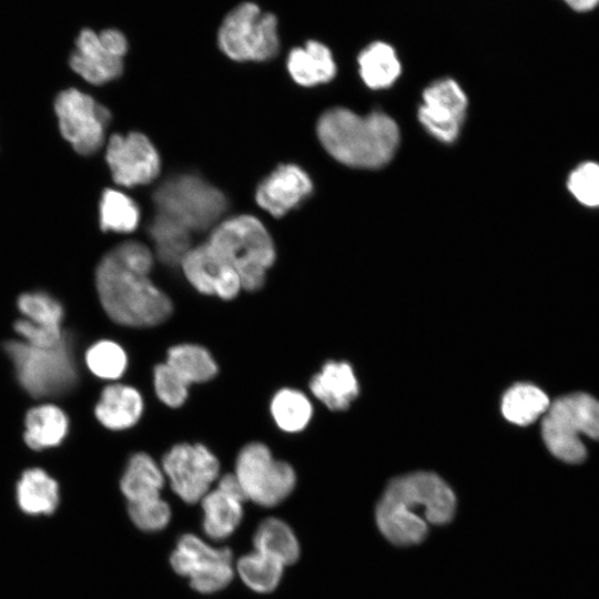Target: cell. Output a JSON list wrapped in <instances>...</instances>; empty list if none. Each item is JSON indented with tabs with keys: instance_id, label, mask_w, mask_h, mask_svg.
Listing matches in <instances>:
<instances>
[{
	"instance_id": "cell-26",
	"label": "cell",
	"mask_w": 599,
	"mask_h": 599,
	"mask_svg": "<svg viewBox=\"0 0 599 599\" xmlns=\"http://www.w3.org/2000/svg\"><path fill=\"white\" fill-rule=\"evenodd\" d=\"M253 545L283 566L294 564L300 556V544L292 528L278 518H266L255 530Z\"/></svg>"
},
{
	"instance_id": "cell-1",
	"label": "cell",
	"mask_w": 599,
	"mask_h": 599,
	"mask_svg": "<svg viewBox=\"0 0 599 599\" xmlns=\"http://www.w3.org/2000/svg\"><path fill=\"white\" fill-rule=\"evenodd\" d=\"M152 265L150 250L134 241L118 245L100 261L97 291L112 321L131 327H151L170 317L172 302L150 280Z\"/></svg>"
},
{
	"instance_id": "cell-18",
	"label": "cell",
	"mask_w": 599,
	"mask_h": 599,
	"mask_svg": "<svg viewBox=\"0 0 599 599\" xmlns=\"http://www.w3.org/2000/svg\"><path fill=\"white\" fill-rule=\"evenodd\" d=\"M142 412L141 394L134 387L122 384L106 386L94 409L98 420L113 430L132 427L140 419Z\"/></svg>"
},
{
	"instance_id": "cell-4",
	"label": "cell",
	"mask_w": 599,
	"mask_h": 599,
	"mask_svg": "<svg viewBox=\"0 0 599 599\" xmlns=\"http://www.w3.org/2000/svg\"><path fill=\"white\" fill-rule=\"evenodd\" d=\"M209 243L234 267L242 288L253 292L264 285L275 247L258 219L248 214L227 219L214 227Z\"/></svg>"
},
{
	"instance_id": "cell-40",
	"label": "cell",
	"mask_w": 599,
	"mask_h": 599,
	"mask_svg": "<svg viewBox=\"0 0 599 599\" xmlns=\"http://www.w3.org/2000/svg\"><path fill=\"white\" fill-rule=\"evenodd\" d=\"M571 9L576 11H589L593 9L599 0H564Z\"/></svg>"
},
{
	"instance_id": "cell-29",
	"label": "cell",
	"mask_w": 599,
	"mask_h": 599,
	"mask_svg": "<svg viewBox=\"0 0 599 599\" xmlns=\"http://www.w3.org/2000/svg\"><path fill=\"white\" fill-rule=\"evenodd\" d=\"M166 364L189 385L204 383L217 373V365L206 348L195 344H179L167 351Z\"/></svg>"
},
{
	"instance_id": "cell-24",
	"label": "cell",
	"mask_w": 599,
	"mask_h": 599,
	"mask_svg": "<svg viewBox=\"0 0 599 599\" xmlns=\"http://www.w3.org/2000/svg\"><path fill=\"white\" fill-rule=\"evenodd\" d=\"M24 424V441L34 450L59 445L68 432L65 414L50 404L31 408Z\"/></svg>"
},
{
	"instance_id": "cell-22",
	"label": "cell",
	"mask_w": 599,
	"mask_h": 599,
	"mask_svg": "<svg viewBox=\"0 0 599 599\" xmlns=\"http://www.w3.org/2000/svg\"><path fill=\"white\" fill-rule=\"evenodd\" d=\"M200 501L203 509V531L211 539H225L240 526L243 517L241 500L216 488Z\"/></svg>"
},
{
	"instance_id": "cell-25",
	"label": "cell",
	"mask_w": 599,
	"mask_h": 599,
	"mask_svg": "<svg viewBox=\"0 0 599 599\" xmlns=\"http://www.w3.org/2000/svg\"><path fill=\"white\" fill-rule=\"evenodd\" d=\"M357 62L362 80L374 90L390 87L402 71L395 50L382 41L367 45L359 53Z\"/></svg>"
},
{
	"instance_id": "cell-31",
	"label": "cell",
	"mask_w": 599,
	"mask_h": 599,
	"mask_svg": "<svg viewBox=\"0 0 599 599\" xmlns=\"http://www.w3.org/2000/svg\"><path fill=\"white\" fill-rule=\"evenodd\" d=\"M140 222V210L126 194L108 189L100 201V226L104 232L130 233Z\"/></svg>"
},
{
	"instance_id": "cell-21",
	"label": "cell",
	"mask_w": 599,
	"mask_h": 599,
	"mask_svg": "<svg viewBox=\"0 0 599 599\" xmlns=\"http://www.w3.org/2000/svg\"><path fill=\"white\" fill-rule=\"evenodd\" d=\"M164 473L145 453L134 454L122 475L120 487L129 502L160 497Z\"/></svg>"
},
{
	"instance_id": "cell-27",
	"label": "cell",
	"mask_w": 599,
	"mask_h": 599,
	"mask_svg": "<svg viewBox=\"0 0 599 599\" xmlns=\"http://www.w3.org/2000/svg\"><path fill=\"white\" fill-rule=\"evenodd\" d=\"M550 406L548 396L531 384H516L510 387L501 400V412L506 419L526 426L534 423Z\"/></svg>"
},
{
	"instance_id": "cell-28",
	"label": "cell",
	"mask_w": 599,
	"mask_h": 599,
	"mask_svg": "<svg viewBox=\"0 0 599 599\" xmlns=\"http://www.w3.org/2000/svg\"><path fill=\"white\" fill-rule=\"evenodd\" d=\"M159 258L166 265L181 264L190 247V231L172 217L159 213L149 226Z\"/></svg>"
},
{
	"instance_id": "cell-10",
	"label": "cell",
	"mask_w": 599,
	"mask_h": 599,
	"mask_svg": "<svg viewBox=\"0 0 599 599\" xmlns=\"http://www.w3.org/2000/svg\"><path fill=\"white\" fill-rule=\"evenodd\" d=\"M128 49L126 37L119 28H83L74 40L68 67L83 81L103 85L121 77Z\"/></svg>"
},
{
	"instance_id": "cell-19",
	"label": "cell",
	"mask_w": 599,
	"mask_h": 599,
	"mask_svg": "<svg viewBox=\"0 0 599 599\" xmlns=\"http://www.w3.org/2000/svg\"><path fill=\"white\" fill-rule=\"evenodd\" d=\"M309 387L314 396L332 410L346 409L358 394L356 377L345 362H327L312 378Z\"/></svg>"
},
{
	"instance_id": "cell-15",
	"label": "cell",
	"mask_w": 599,
	"mask_h": 599,
	"mask_svg": "<svg viewBox=\"0 0 599 599\" xmlns=\"http://www.w3.org/2000/svg\"><path fill=\"white\" fill-rule=\"evenodd\" d=\"M467 105V97L459 84L453 79H441L424 90L418 119L434 138L451 143L459 135Z\"/></svg>"
},
{
	"instance_id": "cell-32",
	"label": "cell",
	"mask_w": 599,
	"mask_h": 599,
	"mask_svg": "<svg viewBox=\"0 0 599 599\" xmlns=\"http://www.w3.org/2000/svg\"><path fill=\"white\" fill-rule=\"evenodd\" d=\"M271 414L282 430L296 433L308 424L312 417V405L303 393L283 388L273 396Z\"/></svg>"
},
{
	"instance_id": "cell-35",
	"label": "cell",
	"mask_w": 599,
	"mask_h": 599,
	"mask_svg": "<svg viewBox=\"0 0 599 599\" xmlns=\"http://www.w3.org/2000/svg\"><path fill=\"white\" fill-rule=\"evenodd\" d=\"M128 511L133 524L146 532L164 529L171 519V509L161 497L129 502Z\"/></svg>"
},
{
	"instance_id": "cell-39",
	"label": "cell",
	"mask_w": 599,
	"mask_h": 599,
	"mask_svg": "<svg viewBox=\"0 0 599 599\" xmlns=\"http://www.w3.org/2000/svg\"><path fill=\"white\" fill-rule=\"evenodd\" d=\"M216 488L241 500L242 502L247 500L243 487L235 474H225L223 477H221Z\"/></svg>"
},
{
	"instance_id": "cell-12",
	"label": "cell",
	"mask_w": 599,
	"mask_h": 599,
	"mask_svg": "<svg viewBox=\"0 0 599 599\" xmlns=\"http://www.w3.org/2000/svg\"><path fill=\"white\" fill-rule=\"evenodd\" d=\"M170 562L173 570L187 577L191 587L201 593L224 589L234 575L229 548H214L192 534L180 537Z\"/></svg>"
},
{
	"instance_id": "cell-34",
	"label": "cell",
	"mask_w": 599,
	"mask_h": 599,
	"mask_svg": "<svg viewBox=\"0 0 599 599\" xmlns=\"http://www.w3.org/2000/svg\"><path fill=\"white\" fill-rule=\"evenodd\" d=\"M19 311L26 319L42 326L60 327L63 318L62 305L43 292L24 293L18 298Z\"/></svg>"
},
{
	"instance_id": "cell-11",
	"label": "cell",
	"mask_w": 599,
	"mask_h": 599,
	"mask_svg": "<svg viewBox=\"0 0 599 599\" xmlns=\"http://www.w3.org/2000/svg\"><path fill=\"white\" fill-rule=\"evenodd\" d=\"M54 110L61 134L79 154L91 155L102 146L111 114L91 95L67 88L57 94Z\"/></svg>"
},
{
	"instance_id": "cell-9",
	"label": "cell",
	"mask_w": 599,
	"mask_h": 599,
	"mask_svg": "<svg viewBox=\"0 0 599 599\" xmlns=\"http://www.w3.org/2000/svg\"><path fill=\"white\" fill-rule=\"evenodd\" d=\"M234 474L246 498L263 507H273L283 501L296 483L293 467L274 459L270 448L256 441L240 450Z\"/></svg>"
},
{
	"instance_id": "cell-30",
	"label": "cell",
	"mask_w": 599,
	"mask_h": 599,
	"mask_svg": "<svg viewBox=\"0 0 599 599\" xmlns=\"http://www.w3.org/2000/svg\"><path fill=\"white\" fill-rule=\"evenodd\" d=\"M283 568L280 561L256 550L242 556L236 564L242 581L258 593L275 590L282 579Z\"/></svg>"
},
{
	"instance_id": "cell-13",
	"label": "cell",
	"mask_w": 599,
	"mask_h": 599,
	"mask_svg": "<svg viewBox=\"0 0 599 599\" xmlns=\"http://www.w3.org/2000/svg\"><path fill=\"white\" fill-rule=\"evenodd\" d=\"M162 470L173 491L185 502L200 501L217 478L220 463L201 444H177L162 459Z\"/></svg>"
},
{
	"instance_id": "cell-36",
	"label": "cell",
	"mask_w": 599,
	"mask_h": 599,
	"mask_svg": "<svg viewBox=\"0 0 599 599\" xmlns=\"http://www.w3.org/2000/svg\"><path fill=\"white\" fill-rule=\"evenodd\" d=\"M154 388L159 399L169 407H180L187 398L189 384L166 363L154 367Z\"/></svg>"
},
{
	"instance_id": "cell-33",
	"label": "cell",
	"mask_w": 599,
	"mask_h": 599,
	"mask_svg": "<svg viewBox=\"0 0 599 599\" xmlns=\"http://www.w3.org/2000/svg\"><path fill=\"white\" fill-rule=\"evenodd\" d=\"M89 369L103 379H116L126 368V354L115 342L100 341L85 353Z\"/></svg>"
},
{
	"instance_id": "cell-14",
	"label": "cell",
	"mask_w": 599,
	"mask_h": 599,
	"mask_svg": "<svg viewBox=\"0 0 599 599\" xmlns=\"http://www.w3.org/2000/svg\"><path fill=\"white\" fill-rule=\"evenodd\" d=\"M116 184L132 187L151 183L160 173V155L142 133L114 134L105 155Z\"/></svg>"
},
{
	"instance_id": "cell-8",
	"label": "cell",
	"mask_w": 599,
	"mask_h": 599,
	"mask_svg": "<svg viewBox=\"0 0 599 599\" xmlns=\"http://www.w3.org/2000/svg\"><path fill=\"white\" fill-rule=\"evenodd\" d=\"M217 42L221 51L234 61L270 60L280 49L277 19L253 2H243L223 19Z\"/></svg>"
},
{
	"instance_id": "cell-2",
	"label": "cell",
	"mask_w": 599,
	"mask_h": 599,
	"mask_svg": "<svg viewBox=\"0 0 599 599\" xmlns=\"http://www.w3.org/2000/svg\"><path fill=\"white\" fill-rule=\"evenodd\" d=\"M455 509L450 487L436 474L419 471L390 481L376 507V522L390 542L410 546L426 537L429 525L450 521Z\"/></svg>"
},
{
	"instance_id": "cell-38",
	"label": "cell",
	"mask_w": 599,
	"mask_h": 599,
	"mask_svg": "<svg viewBox=\"0 0 599 599\" xmlns=\"http://www.w3.org/2000/svg\"><path fill=\"white\" fill-rule=\"evenodd\" d=\"M16 332L22 336L23 342L35 347H53L65 336L60 327H50L34 324L28 319H19L13 325Z\"/></svg>"
},
{
	"instance_id": "cell-3",
	"label": "cell",
	"mask_w": 599,
	"mask_h": 599,
	"mask_svg": "<svg viewBox=\"0 0 599 599\" xmlns=\"http://www.w3.org/2000/svg\"><path fill=\"white\" fill-rule=\"evenodd\" d=\"M316 129L322 145L335 160L358 169L387 164L399 143L397 123L380 112L361 116L335 108L322 114Z\"/></svg>"
},
{
	"instance_id": "cell-5",
	"label": "cell",
	"mask_w": 599,
	"mask_h": 599,
	"mask_svg": "<svg viewBox=\"0 0 599 599\" xmlns=\"http://www.w3.org/2000/svg\"><path fill=\"white\" fill-rule=\"evenodd\" d=\"M541 435L549 451L560 460L583 461L587 450L580 436L599 439V400L585 393L557 398L544 414Z\"/></svg>"
},
{
	"instance_id": "cell-7",
	"label": "cell",
	"mask_w": 599,
	"mask_h": 599,
	"mask_svg": "<svg viewBox=\"0 0 599 599\" xmlns=\"http://www.w3.org/2000/svg\"><path fill=\"white\" fill-rule=\"evenodd\" d=\"M153 201L158 212L191 231L212 226L225 212L224 194L194 174H180L164 181L155 190Z\"/></svg>"
},
{
	"instance_id": "cell-20",
	"label": "cell",
	"mask_w": 599,
	"mask_h": 599,
	"mask_svg": "<svg viewBox=\"0 0 599 599\" xmlns=\"http://www.w3.org/2000/svg\"><path fill=\"white\" fill-rule=\"evenodd\" d=\"M286 65L292 79L303 87L326 83L336 74L331 50L315 40H308L303 48L292 49Z\"/></svg>"
},
{
	"instance_id": "cell-16",
	"label": "cell",
	"mask_w": 599,
	"mask_h": 599,
	"mask_svg": "<svg viewBox=\"0 0 599 599\" xmlns=\"http://www.w3.org/2000/svg\"><path fill=\"white\" fill-rule=\"evenodd\" d=\"M180 265L186 280L202 294L232 300L242 288L234 267L209 242L191 247Z\"/></svg>"
},
{
	"instance_id": "cell-17",
	"label": "cell",
	"mask_w": 599,
	"mask_h": 599,
	"mask_svg": "<svg viewBox=\"0 0 599 599\" xmlns=\"http://www.w3.org/2000/svg\"><path fill=\"white\" fill-rule=\"evenodd\" d=\"M312 191V180L303 169L281 164L257 185L255 200L263 210L281 217L297 207Z\"/></svg>"
},
{
	"instance_id": "cell-37",
	"label": "cell",
	"mask_w": 599,
	"mask_h": 599,
	"mask_svg": "<svg viewBox=\"0 0 599 599\" xmlns=\"http://www.w3.org/2000/svg\"><path fill=\"white\" fill-rule=\"evenodd\" d=\"M570 192L585 205H599V165L583 163L570 175L568 181Z\"/></svg>"
},
{
	"instance_id": "cell-6",
	"label": "cell",
	"mask_w": 599,
	"mask_h": 599,
	"mask_svg": "<svg viewBox=\"0 0 599 599\" xmlns=\"http://www.w3.org/2000/svg\"><path fill=\"white\" fill-rule=\"evenodd\" d=\"M4 351L13 363L19 383L33 397L62 395L75 385L72 343L67 334L53 347L9 341L4 343Z\"/></svg>"
},
{
	"instance_id": "cell-23",
	"label": "cell",
	"mask_w": 599,
	"mask_h": 599,
	"mask_svg": "<svg viewBox=\"0 0 599 599\" xmlns=\"http://www.w3.org/2000/svg\"><path fill=\"white\" fill-rule=\"evenodd\" d=\"M17 499L19 507L26 514L49 515L59 504V487L44 470L30 468L18 481Z\"/></svg>"
}]
</instances>
